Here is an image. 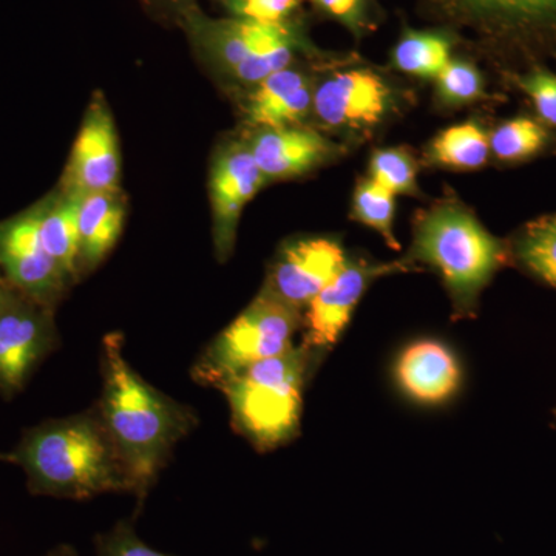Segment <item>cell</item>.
Masks as SVG:
<instances>
[{
    "mask_svg": "<svg viewBox=\"0 0 556 556\" xmlns=\"http://www.w3.org/2000/svg\"><path fill=\"white\" fill-rule=\"evenodd\" d=\"M100 357L102 393L97 407L142 501L199 417L130 367L118 332L102 340Z\"/></svg>",
    "mask_w": 556,
    "mask_h": 556,
    "instance_id": "6da1fadb",
    "label": "cell"
},
{
    "mask_svg": "<svg viewBox=\"0 0 556 556\" xmlns=\"http://www.w3.org/2000/svg\"><path fill=\"white\" fill-rule=\"evenodd\" d=\"M0 463L24 470L36 496L89 500L102 493H134L135 484L115 442L93 407L27 428Z\"/></svg>",
    "mask_w": 556,
    "mask_h": 556,
    "instance_id": "7a4b0ae2",
    "label": "cell"
},
{
    "mask_svg": "<svg viewBox=\"0 0 556 556\" xmlns=\"http://www.w3.org/2000/svg\"><path fill=\"white\" fill-rule=\"evenodd\" d=\"M325 354L302 343L226 380L218 390L228 399L237 433L258 452H270L298 437L303 391Z\"/></svg>",
    "mask_w": 556,
    "mask_h": 556,
    "instance_id": "3957f363",
    "label": "cell"
},
{
    "mask_svg": "<svg viewBox=\"0 0 556 556\" xmlns=\"http://www.w3.org/2000/svg\"><path fill=\"white\" fill-rule=\"evenodd\" d=\"M178 27L208 68L241 86H255L300 56L317 53L303 17L289 24H260L211 17L197 5L182 14Z\"/></svg>",
    "mask_w": 556,
    "mask_h": 556,
    "instance_id": "277c9868",
    "label": "cell"
},
{
    "mask_svg": "<svg viewBox=\"0 0 556 556\" xmlns=\"http://www.w3.org/2000/svg\"><path fill=\"white\" fill-rule=\"evenodd\" d=\"M402 262L438 270L455 318L473 317L478 298L504 262V248L466 207L441 204L417 219L415 241Z\"/></svg>",
    "mask_w": 556,
    "mask_h": 556,
    "instance_id": "5b68a950",
    "label": "cell"
},
{
    "mask_svg": "<svg viewBox=\"0 0 556 556\" xmlns=\"http://www.w3.org/2000/svg\"><path fill=\"white\" fill-rule=\"evenodd\" d=\"M303 314L260 292L225 331L212 340L192 367L199 386L218 388L258 362L280 356L294 346Z\"/></svg>",
    "mask_w": 556,
    "mask_h": 556,
    "instance_id": "8992f818",
    "label": "cell"
},
{
    "mask_svg": "<svg viewBox=\"0 0 556 556\" xmlns=\"http://www.w3.org/2000/svg\"><path fill=\"white\" fill-rule=\"evenodd\" d=\"M56 348L54 309L13 288L0 313V396L16 397Z\"/></svg>",
    "mask_w": 556,
    "mask_h": 556,
    "instance_id": "52a82bcc",
    "label": "cell"
},
{
    "mask_svg": "<svg viewBox=\"0 0 556 556\" xmlns=\"http://www.w3.org/2000/svg\"><path fill=\"white\" fill-rule=\"evenodd\" d=\"M0 273L20 291L56 309L73 280L43 247L38 206L0 222Z\"/></svg>",
    "mask_w": 556,
    "mask_h": 556,
    "instance_id": "ba28073f",
    "label": "cell"
},
{
    "mask_svg": "<svg viewBox=\"0 0 556 556\" xmlns=\"http://www.w3.org/2000/svg\"><path fill=\"white\" fill-rule=\"evenodd\" d=\"M345 262V251L336 240L314 237L291 241L274 258L260 292L303 314Z\"/></svg>",
    "mask_w": 556,
    "mask_h": 556,
    "instance_id": "9c48e42d",
    "label": "cell"
},
{
    "mask_svg": "<svg viewBox=\"0 0 556 556\" xmlns=\"http://www.w3.org/2000/svg\"><path fill=\"white\" fill-rule=\"evenodd\" d=\"M121 153L115 121L101 93L93 97L73 142L60 189L65 192H118Z\"/></svg>",
    "mask_w": 556,
    "mask_h": 556,
    "instance_id": "30bf717a",
    "label": "cell"
},
{
    "mask_svg": "<svg viewBox=\"0 0 556 556\" xmlns=\"http://www.w3.org/2000/svg\"><path fill=\"white\" fill-rule=\"evenodd\" d=\"M394 91L372 70L336 72L314 86L313 112L329 129H368L394 109Z\"/></svg>",
    "mask_w": 556,
    "mask_h": 556,
    "instance_id": "8fae6325",
    "label": "cell"
},
{
    "mask_svg": "<svg viewBox=\"0 0 556 556\" xmlns=\"http://www.w3.org/2000/svg\"><path fill=\"white\" fill-rule=\"evenodd\" d=\"M407 269L409 265L405 262L378 265L364 258H346L338 276L303 311L302 343L328 353L350 324V318L369 285L386 274Z\"/></svg>",
    "mask_w": 556,
    "mask_h": 556,
    "instance_id": "7c38bea8",
    "label": "cell"
},
{
    "mask_svg": "<svg viewBox=\"0 0 556 556\" xmlns=\"http://www.w3.org/2000/svg\"><path fill=\"white\" fill-rule=\"evenodd\" d=\"M266 181L248 142L233 141L219 149L208 179L218 262L225 263L232 255L241 212Z\"/></svg>",
    "mask_w": 556,
    "mask_h": 556,
    "instance_id": "4fadbf2b",
    "label": "cell"
},
{
    "mask_svg": "<svg viewBox=\"0 0 556 556\" xmlns=\"http://www.w3.org/2000/svg\"><path fill=\"white\" fill-rule=\"evenodd\" d=\"M394 376L405 396L422 405H441L460 387L459 362L434 339L416 340L399 354Z\"/></svg>",
    "mask_w": 556,
    "mask_h": 556,
    "instance_id": "5bb4252c",
    "label": "cell"
},
{
    "mask_svg": "<svg viewBox=\"0 0 556 556\" xmlns=\"http://www.w3.org/2000/svg\"><path fill=\"white\" fill-rule=\"evenodd\" d=\"M313 78L292 64L252 86L244 115L257 129L300 126L313 110Z\"/></svg>",
    "mask_w": 556,
    "mask_h": 556,
    "instance_id": "9a60e30c",
    "label": "cell"
},
{
    "mask_svg": "<svg viewBox=\"0 0 556 556\" xmlns=\"http://www.w3.org/2000/svg\"><path fill=\"white\" fill-rule=\"evenodd\" d=\"M249 150L266 179L298 177L331 159L336 146L318 131L292 126L258 129Z\"/></svg>",
    "mask_w": 556,
    "mask_h": 556,
    "instance_id": "2e32d148",
    "label": "cell"
},
{
    "mask_svg": "<svg viewBox=\"0 0 556 556\" xmlns=\"http://www.w3.org/2000/svg\"><path fill=\"white\" fill-rule=\"evenodd\" d=\"M445 16L482 31H525L556 24V0H428Z\"/></svg>",
    "mask_w": 556,
    "mask_h": 556,
    "instance_id": "e0dca14e",
    "label": "cell"
},
{
    "mask_svg": "<svg viewBox=\"0 0 556 556\" xmlns=\"http://www.w3.org/2000/svg\"><path fill=\"white\" fill-rule=\"evenodd\" d=\"M126 207L118 192L80 195L79 200V277L104 262L123 233Z\"/></svg>",
    "mask_w": 556,
    "mask_h": 556,
    "instance_id": "ac0fdd59",
    "label": "cell"
},
{
    "mask_svg": "<svg viewBox=\"0 0 556 556\" xmlns=\"http://www.w3.org/2000/svg\"><path fill=\"white\" fill-rule=\"evenodd\" d=\"M79 193L58 189L36 204L43 247L73 283L79 280Z\"/></svg>",
    "mask_w": 556,
    "mask_h": 556,
    "instance_id": "d6986e66",
    "label": "cell"
},
{
    "mask_svg": "<svg viewBox=\"0 0 556 556\" xmlns=\"http://www.w3.org/2000/svg\"><path fill=\"white\" fill-rule=\"evenodd\" d=\"M456 40L445 30H413L405 28L394 46L391 61L394 67L416 78L437 79L452 61Z\"/></svg>",
    "mask_w": 556,
    "mask_h": 556,
    "instance_id": "ffe728a7",
    "label": "cell"
},
{
    "mask_svg": "<svg viewBox=\"0 0 556 556\" xmlns=\"http://www.w3.org/2000/svg\"><path fill=\"white\" fill-rule=\"evenodd\" d=\"M430 160L456 170H475L484 166L490 138L477 123H464L439 134L431 142Z\"/></svg>",
    "mask_w": 556,
    "mask_h": 556,
    "instance_id": "44dd1931",
    "label": "cell"
},
{
    "mask_svg": "<svg viewBox=\"0 0 556 556\" xmlns=\"http://www.w3.org/2000/svg\"><path fill=\"white\" fill-rule=\"evenodd\" d=\"M517 254L530 273L556 288V215L527 226L519 237Z\"/></svg>",
    "mask_w": 556,
    "mask_h": 556,
    "instance_id": "7402d4cb",
    "label": "cell"
},
{
    "mask_svg": "<svg viewBox=\"0 0 556 556\" xmlns=\"http://www.w3.org/2000/svg\"><path fill=\"white\" fill-rule=\"evenodd\" d=\"M394 199L396 195L383 189L372 179H365L357 186L354 193L353 212L358 222L368 228L378 230L386 239L388 247L399 249L396 237L393 233Z\"/></svg>",
    "mask_w": 556,
    "mask_h": 556,
    "instance_id": "603a6c76",
    "label": "cell"
},
{
    "mask_svg": "<svg viewBox=\"0 0 556 556\" xmlns=\"http://www.w3.org/2000/svg\"><path fill=\"white\" fill-rule=\"evenodd\" d=\"M546 139V130L536 121L515 118L493 131L490 137V150L500 160H525L543 149Z\"/></svg>",
    "mask_w": 556,
    "mask_h": 556,
    "instance_id": "cb8c5ba5",
    "label": "cell"
},
{
    "mask_svg": "<svg viewBox=\"0 0 556 556\" xmlns=\"http://www.w3.org/2000/svg\"><path fill=\"white\" fill-rule=\"evenodd\" d=\"M314 11L338 22L356 39L378 28L380 10L378 0H305Z\"/></svg>",
    "mask_w": 556,
    "mask_h": 556,
    "instance_id": "d4e9b609",
    "label": "cell"
},
{
    "mask_svg": "<svg viewBox=\"0 0 556 556\" xmlns=\"http://www.w3.org/2000/svg\"><path fill=\"white\" fill-rule=\"evenodd\" d=\"M416 161L405 149H382L372 155L369 179L393 195L416 192Z\"/></svg>",
    "mask_w": 556,
    "mask_h": 556,
    "instance_id": "484cf974",
    "label": "cell"
},
{
    "mask_svg": "<svg viewBox=\"0 0 556 556\" xmlns=\"http://www.w3.org/2000/svg\"><path fill=\"white\" fill-rule=\"evenodd\" d=\"M437 80L439 98L447 105L468 104L484 93L481 72L468 61L452 58Z\"/></svg>",
    "mask_w": 556,
    "mask_h": 556,
    "instance_id": "4316f807",
    "label": "cell"
},
{
    "mask_svg": "<svg viewBox=\"0 0 556 556\" xmlns=\"http://www.w3.org/2000/svg\"><path fill=\"white\" fill-rule=\"evenodd\" d=\"M229 17L260 22V24H289L302 20L305 0H215Z\"/></svg>",
    "mask_w": 556,
    "mask_h": 556,
    "instance_id": "83f0119b",
    "label": "cell"
},
{
    "mask_svg": "<svg viewBox=\"0 0 556 556\" xmlns=\"http://www.w3.org/2000/svg\"><path fill=\"white\" fill-rule=\"evenodd\" d=\"M97 556H172L148 546L130 521H119L110 532L97 538Z\"/></svg>",
    "mask_w": 556,
    "mask_h": 556,
    "instance_id": "f1b7e54d",
    "label": "cell"
},
{
    "mask_svg": "<svg viewBox=\"0 0 556 556\" xmlns=\"http://www.w3.org/2000/svg\"><path fill=\"white\" fill-rule=\"evenodd\" d=\"M518 84L532 98L541 118L556 126V76L546 70H536L519 78Z\"/></svg>",
    "mask_w": 556,
    "mask_h": 556,
    "instance_id": "f546056e",
    "label": "cell"
},
{
    "mask_svg": "<svg viewBox=\"0 0 556 556\" xmlns=\"http://www.w3.org/2000/svg\"><path fill=\"white\" fill-rule=\"evenodd\" d=\"M139 2L156 21L177 25V27L182 14L197 7V0H139Z\"/></svg>",
    "mask_w": 556,
    "mask_h": 556,
    "instance_id": "4dcf8cb0",
    "label": "cell"
},
{
    "mask_svg": "<svg viewBox=\"0 0 556 556\" xmlns=\"http://www.w3.org/2000/svg\"><path fill=\"white\" fill-rule=\"evenodd\" d=\"M11 291H13V287L5 280V278L0 277V313H2L3 306H5L7 300H9Z\"/></svg>",
    "mask_w": 556,
    "mask_h": 556,
    "instance_id": "1f68e13d",
    "label": "cell"
},
{
    "mask_svg": "<svg viewBox=\"0 0 556 556\" xmlns=\"http://www.w3.org/2000/svg\"><path fill=\"white\" fill-rule=\"evenodd\" d=\"M46 556H78V554H76V551L73 547L60 546L53 548V551L49 552Z\"/></svg>",
    "mask_w": 556,
    "mask_h": 556,
    "instance_id": "d6a6232c",
    "label": "cell"
},
{
    "mask_svg": "<svg viewBox=\"0 0 556 556\" xmlns=\"http://www.w3.org/2000/svg\"><path fill=\"white\" fill-rule=\"evenodd\" d=\"M0 277H3V276H2V273H0Z\"/></svg>",
    "mask_w": 556,
    "mask_h": 556,
    "instance_id": "836d02e7",
    "label": "cell"
}]
</instances>
